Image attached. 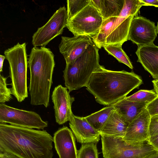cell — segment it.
I'll use <instances>...</instances> for the list:
<instances>
[{
	"mask_svg": "<svg viewBox=\"0 0 158 158\" xmlns=\"http://www.w3.org/2000/svg\"><path fill=\"white\" fill-rule=\"evenodd\" d=\"M53 137L46 130L0 123V152L18 158H52Z\"/></svg>",
	"mask_w": 158,
	"mask_h": 158,
	"instance_id": "1",
	"label": "cell"
},
{
	"mask_svg": "<svg viewBox=\"0 0 158 158\" xmlns=\"http://www.w3.org/2000/svg\"><path fill=\"white\" fill-rule=\"evenodd\" d=\"M143 83L140 77L134 72L109 70L100 65L92 74L86 87L98 103L109 106L126 97Z\"/></svg>",
	"mask_w": 158,
	"mask_h": 158,
	"instance_id": "2",
	"label": "cell"
},
{
	"mask_svg": "<svg viewBox=\"0 0 158 158\" xmlns=\"http://www.w3.org/2000/svg\"><path fill=\"white\" fill-rule=\"evenodd\" d=\"M29 56L31 104L43 105L47 108L49 105L50 91L55 64L54 55L50 49L45 46L34 47Z\"/></svg>",
	"mask_w": 158,
	"mask_h": 158,
	"instance_id": "3",
	"label": "cell"
},
{
	"mask_svg": "<svg viewBox=\"0 0 158 158\" xmlns=\"http://www.w3.org/2000/svg\"><path fill=\"white\" fill-rule=\"evenodd\" d=\"M99 49L93 41L85 51L63 71L64 84L70 93L86 87L93 72L100 65Z\"/></svg>",
	"mask_w": 158,
	"mask_h": 158,
	"instance_id": "4",
	"label": "cell"
},
{
	"mask_svg": "<svg viewBox=\"0 0 158 158\" xmlns=\"http://www.w3.org/2000/svg\"><path fill=\"white\" fill-rule=\"evenodd\" d=\"M4 54L9 64L12 94L18 102H21L28 97L27 85L28 66L26 44L18 43L5 50Z\"/></svg>",
	"mask_w": 158,
	"mask_h": 158,
	"instance_id": "5",
	"label": "cell"
},
{
	"mask_svg": "<svg viewBox=\"0 0 158 158\" xmlns=\"http://www.w3.org/2000/svg\"><path fill=\"white\" fill-rule=\"evenodd\" d=\"M104 158H150L158 150L149 142L131 143L123 138L101 135Z\"/></svg>",
	"mask_w": 158,
	"mask_h": 158,
	"instance_id": "6",
	"label": "cell"
},
{
	"mask_svg": "<svg viewBox=\"0 0 158 158\" xmlns=\"http://www.w3.org/2000/svg\"><path fill=\"white\" fill-rule=\"evenodd\" d=\"M103 21L99 11L90 2L67 20L66 27L74 35H85L91 38L98 33Z\"/></svg>",
	"mask_w": 158,
	"mask_h": 158,
	"instance_id": "7",
	"label": "cell"
},
{
	"mask_svg": "<svg viewBox=\"0 0 158 158\" xmlns=\"http://www.w3.org/2000/svg\"><path fill=\"white\" fill-rule=\"evenodd\" d=\"M8 123L10 125L30 129H42L48 126L36 112L20 110L0 104V123Z\"/></svg>",
	"mask_w": 158,
	"mask_h": 158,
	"instance_id": "8",
	"label": "cell"
},
{
	"mask_svg": "<svg viewBox=\"0 0 158 158\" xmlns=\"http://www.w3.org/2000/svg\"><path fill=\"white\" fill-rule=\"evenodd\" d=\"M67 10L65 7H60L53 14L47 23L39 28L32 36V43L34 47H43L52 40L61 34L66 27Z\"/></svg>",
	"mask_w": 158,
	"mask_h": 158,
	"instance_id": "9",
	"label": "cell"
},
{
	"mask_svg": "<svg viewBox=\"0 0 158 158\" xmlns=\"http://www.w3.org/2000/svg\"><path fill=\"white\" fill-rule=\"evenodd\" d=\"M155 23L142 16L135 17L130 26L127 40H131L138 46L152 43L157 34Z\"/></svg>",
	"mask_w": 158,
	"mask_h": 158,
	"instance_id": "10",
	"label": "cell"
},
{
	"mask_svg": "<svg viewBox=\"0 0 158 158\" xmlns=\"http://www.w3.org/2000/svg\"><path fill=\"white\" fill-rule=\"evenodd\" d=\"M51 97L56 122L62 125L69 121L73 114L71 106L74 98L70 96L66 87L60 85L54 88Z\"/></svg>",
	"mask_w": 158,
	"mask_h": 158,
	"instance_id": "11",
	"label": "cell"
},
{
	"mask_svg": "<svg viewBox=\"0 0 158 158\" xmlns=\"http://www.w3.org/2000/svg\"><path fill=\"white\" fill-rule=\"evenodd\" d=\"M151 118L146 108L129 125L123 139L131 143L148 142Z\"/></svg>",
	"mask_w": 158,
	"mask_h": 158,
	"instance_id": "12",
	"label": "cell"
},
{
	"mask_svg": "<svg viewBox=\"0 0 158 158\" xmlns=\"http://www.w3.org/2000/svg\"><path fill=\"white\" fill-rule=\"evenodd\" d=\"M59 48L63 55L66 64L73 62L80 56L93 42L89 37L74 35L73 37L62 36Z\"/></svg>",
	"mask_w": 158,
	"mask_h": 158,
	"instance_id": "13",
	"label": "cell"
},
{
	"mask_svg": "<svg viewBox=\"0 0 158 158\" xmlns=\"http://www.w3.org/2000/svg\"><path fill=\"white\" fill-rule=\"evenodd\" d=\"M53 142L59 158H77L75 138L67 127L60 128L54 134Z\"/></svg>",
	"mask_w": 158,
	"mask_h": 158,
	"instance_id": "14",
	"label": "cell"
},
{
	"mask_svg": "<svg viewBox=\"0 0 158 158\" xmlns=\"http://www.w3.org/2000/svg\"><path fill=\"white\" fill-rule=\"evenodd\" d=\"M69 126L77 142L81 144L97 143L100 140V132L95 129L85 117L72 115Z\"/></svg>",
	"mask_w": 158,
	"mask_h": 158,
	"instance_id": "15",
	"label": "cell"
},
{
	"mask_svg": "<svg viewBox=\"0 0 158 158\" xmlns=\"http://www.w3.org/2000/svg\"><path fill=\"white\" fill-rule=\"evenodd\" d=\"M137 61L154 79H158V46L152 43L138 46L135 52Z\"/></svg>",
	"mask_w": 158,
	"mask_h": 158,
	"instance_id": "16",
	"label": "cell"
},
{
	"mask_svg": "<svg viewBox=\"0 0 158 158\" xmlns=\"http://www.w3.org/2000/svg\"><path fill=\"white\" fill-rule=\"evenodd\" d=\"M135 17L127 16L120 12L115 21L110 35L105 40L103 47L111 44L122 45L127 41L131 22Z\"/></svg>",
	"mask_w": 158,
	"mask_h": 158,
	"instance_id": "17",
	"label": "cell"
},
{
	"mask_svg": "<svg viewBox=\"0 0 158 158\" xmlns=\"http://www.w3.org/2000/svg\"><path fill=\"white\" fill-rule=\"evenodd\" d=\"M129 124L115 110L112 112L99 132L101 135L123 138Z\"/></svg>",
	"mask_w": 158,
	"mask_h": 158,
	"instance_id": "18",
	"label": "cell"
},
{
	"mask_svg": "<svg viewBox=\"0 0 158 158\" xmlns=\"http://www.w3.org/2000/svg\"><path fill=\"white\" fill-rule=\"evenodd\" d=\"M148 104L131 101L126 97L113 104L114 110L129 124Z\"/></svg>",
	"mask_w": 158,
	"mask_h": 158,
	"instance_id": "19",
	"label": "cell"
},
{
	"mask_svg": "<svg viewBox=\"0 0 158 158\" xmlns=\"http://www.w3.org/2000/svg\"><path fill=\"white\" fill-rule=\"evenodd\" d=\"M90 3L99 11L103 20L118 17L123 7L124 0H90Z\"/></svg>",
	"mask_w": 158,
	"mask_h": 158,
	"instance_id": "20",
	"label": "cell"
},
{
	"mask_svg": "<svg viewBox=\"0 0 158 158\" xmlns=\"http://www.w3.org/2000/svg\"><path fill=\"white\" fill-rule=\"evenodd\" d=\"M114 110L113 105L107 106L85 118L90 124L99 132Z\"/></svg>",
	"mask_w": 158,
	"mask_h": 158,
	"instance_id": "21",
	"label": "cell"
},
{
	"mask_svg": "<svg viewBox=\"0 0 158 158\" xmlns=\"http://www.w3.org/2000/svg\"><path fill=\"white\" fill-rule=\"evenodd\" d=\"M117 17H112L103 20L98 34L91 39L98 49L104 46L105 40L110 35Z\"/></svg>",
	"mask_w": 158,
	"mask_h": 158,
	"instance_id": "22",
	"label": "cell"
},
{
	"mask_svg": "<svg viewBox=\"0 0 158 158\" xmlns=\"http://www.w3.org/2000/svg\"><path fill=\"white\" fill-rule=\"evenodd\" d=\"M122 45L119 44H111L105 46L103 48L109 54L115 57L119 62L125 64L130 69H133V66L129 58L123 50Z\"/></svg>",
	"mask_w": 158,
	"mask_h": 158,
	"instance_id": "23",
	"label": "cell"
},
{
	"mask_svg": "<svg viewBox=\"0 0 158 158\" xmlns=\"http://www.w3.org/2000/svg\"><path fill=\"white\" fill-rule=\"evenodd\" d=\"M158 95L153 90H140L129 96L126 97V98L131 101L148 104L156 98Z\"/></svg>",
	"mask_w": 158,
	"mask_h": 158,
	"instance_id": "24",
	"label": "cell"
},
{
	"mask_svg": "<svg viewBox=\"0 0 158 158\" xmlns=\"http://www.w3.org/2000/svg\"><path fill=\"white\" fill-rule=\"evenodd\" d=\"M90 0H68L67 20H69L89 4Z\"/></svg>",
	"mask_w": 158,
	"mask_h": 158,
	"instance_id": "25",
	"label": "cell"
},
{
	"mask_svg": "<svg viewBox=\"0 0 158 158\" xmlns=\"http://www.w3.org/2000/svg\"><path fill=\"white\" fill-rule=\"evenodd\" d=\"M77 158H98L97 143L82 144L78 151Z\"/></svg>",
	"mask_w": 158,
	"mask_h": 158,
	"instance_id": "26",
	"label": "cell"
},
{
	"mask_svg": "<svg viewBox=\"0 0 158 158\" xmlns=\"http://www.w3.org/2000/svg\"><path fill=\"white\" fill-rule=\"evenodd\" d=\"M7 78L0 75V103H5L10 101L12 99L11 88L7 87Z\"/></svg>",
	"mask_w": 158,
	"mask_h": 158,
	"instance_id": "27",
	"label": "cell"
},
{
	"mask_svg": "<svg viewBox=\"0 0 158 158\" xmlns=\"http://www.w3.org/2000/svg\"><path fill=\"white\" fill-rule=\"evenodd\" d=\"M146 109L151 117L158 114V95L147 105Z\"/></svg>",
	"mask_w": 158,
	"mask_h": 158,
	"instance_id": "28",
	"label": "cell"
},
{
	"mask_svg": "<svg viewBox=\"0 0 158 158\" xmlns=\"http://www.w3.org/2000/svg\"><path fill=\"white\" fill-rule=\"evenodd\" d=\"M149 130L150 136L158 133V114L151 117Z\"/></svg>",
	"mask_w": 158,
	"mask_h": 158,
	"instance_id": "29",
	"label": "cell"
},
{
	"mask_svg": "<svg viewBox=\"0 0 158 158\" xmlns=\"http://www.w3.org/2000/svg\"><path fill=\"white\" fill-rule=\"evenodd\" d=\"M148 142L154 148L158 150V133L151 136Z\"/></svg>",
	"mask_w": 158,
	"mask_h": 158,
	"instance_id": "30",
	"label": "cell"
},
{
	"mask_svg": "<svg viewBox=\"0 0 158 158\" xmlns=\"http://www.w3.org/2000/svg\"><path fill=\"white\" fill-rule=\"evenodd\" d=\"M145 6H154L158 7V0H140Z\"/></svg>",
	"mask_w": 158,
	"mask_h": 158,
	"instance_id": "31",
	"label": "cell"
},
{
	"mask_svg": "<svg viewBox=\"0 0 158 158\" xmlns=\"http://www.w3.org/2000/svg\"><path fill=\"white\" fill-rule=\"evenodd\" d=\"M152 82L153 83L154 90L158 95V79L153 80Z\"/></svg>",
	"mask_w": 158,
	"mask_h": 158,
	"instance_id": "32",
	"label": "cell"
},
{
	"mask_svg": "<svg viewBox=\"0 0 158 158\" xmlns=\"http://www.w3.org/2000/svg\"><path fill=\"white\" fill-rule=\"evenodd\" d=\"M6 58L5 56L0 55V72H2L3 63L5 59Z\"/></svg>",
	"mask_w": 158,
	"mask_h": 158,
	"instance_id": "33",
	"label": "cell"
},
{
	"mask_svg": "<svg viewBox=\"0 0 158 158\" xmlns=\"http://www.w3.org/2000/svg\"><path fill=\"white\" fill-rule=\"evenodd\" d=\"M6 158H18L17 157L12 155L11 154L7 153L6 154Z\"/></svg>",
	"mask_w": 158,
	"mask_h": 158,
	"instance_id": "34",
	"label": "cell"
},
{
	"mask_svg": "<svg viewBox=\"0 0 158 158\" xmlns=\"http://www.w3.org/2000/svg\"><path fill=\"white\" fill-rule=\"evenodd\" d=\"M150 158H158V152L152 156Z\"/></svg>",
	"mask_w": 158,
	"mask_h": 158,
	"instance_id": "35",
	"label": "cell"
},
{
	"mask_svg": "<svg viewBox=\"0 0 158 158\" xmlns=\"http://www.w3.org/2000/svg\"><path fill=\"white\" fill-rule=\"evenodd\" d=\"M156 28H157V33L158 34V22L157 23V25L156 26Z\"/></svg>",
	"mask_w": 158,
	"mask_h": 158,
	"instance_id": "36",
	"label": "cell"
}]
</instances>
